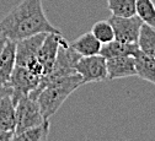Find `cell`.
I'll list each match as a JSON object with an SVG mask.
<instances>
[{"mask_svg":"<svg viewBox=\"0 0 155 141\" xmlns=\"http://www.w3.org/2000/svg\"><path fill=\"white\" fill-rule=\"evenodd\" d=\"M75 70L83 79V84L101 82L108 80L107 75V63L106 59L101 55L80 56L75 65Z\"/></svg>","mask_w":155,"mask_h":141,"instance_id":"cell-5","label":"cell"},{"mask_svg":"<svg viewBox=\"0 0 155 141\" xmlns=\"http://www.w3.org/2000/svg\"><path fill=\"white\" fill-rule=\"evenodd\" d=\"M79 59H80V55L71 48L70 43H68L67 39H64L63 43L59 47V50H58V54H57V58H55V62L53 64L52 70L45 77H42L37 90L33 91L32 93H30V96L35 98L36 93L49 81H53V80L59 79V77L78 74L75 70V65H76Z\"/></svg>","mask_w":155,"mask_h":141,"instance_id":"cell-3","label":"cell"},{"mask_svg":"<svg viewBox=\"0 0 155 141\" xmlns=\"http://www.w3.org/2000/svg\"><path fill=\"white\" fill-rule=\"evenodd\" d=\"M137 0H107V8L112 16L129 17L135 15Z\"/></svg>","mask_w":155,"mask_h":141,"instance_id":"cell-18","label":"cell"},{"mask_svg":"<svg viewBox=\"0 0 155 141\" xmlns=\"http://www.w3.org/2000/svg\"><path fill=\"white\" fill-rule=\"evenodd\" d=\"M49 120H46L41 125L25 130L22 133L14 134L11 141H48Z\"/></svg>","mask_w":155,"mask_h":141,"instance_id":"cell-16","label":"cell"},{"mask_svg":"<svg viewBox=\"0 0 155 141\" xmlns=\"http://www.w3.org/2000/svg\"><path fill=\"white\" fill-rule=\"evenodd\" d=\"M108 80L124 79L135 76V63L134 56H118L106 59Z\"/></svg>","mask_w":155,"mask_h":141,"instance_id":"cell-10","label":"cell"},{"mask_svg":"<svg viewBox=\"0 0 155 141\" xmlns=\"http://www.w3.org/2000/svg\"><path fill=\"white\" fill-rule=\"evenodd\" d=\"M5 96H12V88L8 85H2L0 84V99Z\"/></svg>","mask_w":155,"mask_h":141,"instance_id":"cell-21","label":"cell"},{"mask_svg":"<svg viewBox=\"0 0 155 141\" xmlns=\"http://www.w3.org/2000/svg\"><path fill=\"white\" fill-rule=\"evenodd\" d=\"M139 50L138 43H124L117 39H113L112 42L102 44L100 54L105 59H111V58H118V56H134Z\"/></svg>","mask_w":155,"mask_h":141,"instance_id":"cell-14","label":"cell"},{"mask_svg":"<svg viewBox=\"0 0 155 141\" xmlns=\"http://www.w3.org/2000/svg\"><path fill=\"white\" fill-rule=\"evenodd\" d=\"M47 33L35 34L16 42V65L27 66L37 59L40 50Z\"/></svg>","mask_w":155,"mask_h":141,"instance_id":"cell-8","label":"cell"},{"mask_svg":"<svg viewBox=\"0 0 155 141\" xmlns=\"http://www.w3.org/2000/svg\"><path fill=\"white\" fill-rule=\"evenodd\" d=\"M135 76L155 85V58L145 54L140 49L134 55Z\"/></svg>","mask_w":155,"mask_h":141,"instance_id":"cell-13","label":"cell"},{"mask_svg":"<svg viewBox=\"0 0 155 141\" xmlns=\"http://www.w3.org/2000/svg\"><path fill=\"white\" fill-rule=\"evenodd\" d=\"M108 21L113 27L114 39L124 43H138L140 28L144 22L137 16V14L129 17L111 16Z\"/></svg>","mask_w":155,"mask_h":141,"instance_id":"cell-7","label":"cell"},{"mask_svg":"<svg viewBox=\"0 0 155 141\" xmlns=\"http://www.w3.org/2000/svg\"><path fill=\"white\" fill-rule=\"evenodd\" d=\"M41 80L42 79L40 76L35 75L26 66L16 65L9 81V86L12 88V101L15 106L20 97L30 95L33 91H36Z\"/></svg>","mask_w":155,"mask_h":141,"instance_id":"cell-6","label":"cell"},{"mask_svg":"<svg viewBox=\"0 0 155 141\" xmlns=\"http://www.w3.org/2000/svg\"><path fill=\"white\" fill-rule=\"evenodd\" d=\"M16 66V42L8 39L0 54V84L8 85Z\"/></svg>","mask_w":155,"mask_h":141,"instance_id":"cell-11","label":"cell"},{"mask_svg":"<svg viewBox=\"0 0 155 141\" xmlns=\"http://www.w3.org/2000/svg\"><path fill=\"white\" fill-rule=\"evenodd\" d=\"M12 136H14V133L11 131L0 130V141H11Z\"/></svg>","mask_w":155,"mask_h":141,"instance_id":"cell-22","label":"cell"},{"mask_svg":"<svg viewBox=\"0 0 155 141\" xmlns=\"http://www.w3.org/2000/svg\"><path fill=\"white\" fill-rule=\"evenodd\" d=\"M0 37H2V36H0Z\"/></svg>","mask_w":155,"mask_h":141,"instance_id":"cell-24","label":"cell"},{"mask_svg":"<svg viewBox=\"0 0 155 141\" xmlns=\"http://www.w3.org/2000/svg\"><path fill=\"white\" fill-rule=\"evenodd\" d=\"M92 34L99 39L102 44L110 43L114 39V31L112 25L110 24V21L104 20V21H97L91 28Z\"/></svg>","mask_w":155,"mask_h":141,"instance_id":"cell-20","label":"cell"},{"mask_svg":"<svg viewBox=\"0 0 155 141\" xmlns=\"http://www.w3.org/2000/svg\"><path fill=\"white\" fill-rule=\"evenodd\" d=\"M83 85V79L79 74L59 77L46 84L35 96L43 118L49 120L51 117H53L68 99V97Z\"/></svg>","mask_w":155,"mask_h":141,"instance_id":"cell-2","label":"cell"},{"mask_svg":"<svg viewBox=\"0 0 155 141\" xmlns=\"http://www.w3.org/2000/svg\"><path fill=\"white\" fill-rule=\"evenodd\" d=\"M135 14L144 24L155 28V5L153 0H137Z\"/></svg>","mask_w":155,"mask_h":141,"instance_id":"cell-19","label":"cell"},{"mask_svg":"<svg viewBox=\"0 0 155 141\" xmlns=\"http://www.w3.org/2000/svg\"><path fill=\"white\" fill-rule=\"evenodd\" d=\"M46 119L42 115L37 99L30 95L22 96L16 102V129L14 134L41 125Z\"/></svg>","mask_w":155,"mask_h":141,"instance_id":"cell-4","label":"cell"},{"mask_svg":"<svg viewBox=\"0 0 155 141\" xmlns=\"http://www.w3.org/2000/svg\"><path fill=\"white\" fill-rule=\"evenodd\" d=\"M64 39L65 38L61 33H47L40 50H38V54H37L38 62L43 66L45 76L52 70L57 54H58V50H59V47L63 43Z\"/></svg>","mask_w":155,"mask_h":141,"instance_id":"cell-9","label":"cell"},{"mask_svg":"<svg viewBox=\"0 0 155 141\" xmlns=\"http://www.w3.org/2000/svg\"><path fill=\"white\" fill-rule=\"evenodd\" d=\"M138 47L145 54L155 58V28L143 24L138 38Z\"/></svg>","mask_w":155,"mask_h":141,"instance_id":"cell-17","label":"cell"},{"mask_svg":"<svg viewBox=\"0 0 155 141\" xmlns=\"http://www.w3.org/2000/svg\"><path fill=\"white\" fill-rule=\"evenodd\" d=\"M40 33H61L47 18L42 0H24L0 21V36L15 42Z\"/></svg>","mask_w":155,"mask_h":141,"instance_id":"cell-1","label":"cell"},{"mask_svg":"<svg viewBox=\"0 0 155 141\" xmlns=\"http://www.w3.org/2000/svg\"><path fill=\"white\" fill-rule=\"evenodd\" d=\"M70 46L80 56L97 55L102 48V43L92 34V32H86L79 36L70 43Z\"/></svg>","mask_w":155,"mask_h":141,"instance_id":"cell-12","label":"cell"},{"mask_svg":"<svg viewBox=\"0 0 155 141\" xmlns=\"http://www.w3.org/2000/svg\"><path fill=\"white\" fill-rule=\"evenodd\" d=\"M16 129V106L12 96L0 99V130L15 133Z\"/></svg>","mask_w":155,"mask_h":141,"instance_id":"cell-15","label":"cell"},{"mask_svg":"<svg viewBox=\"0 0 155 141\" xmlns=\"http://www.w3.org/2000/svg\"><path fill=\"white\" fill-rule=\"evenodd\" d=\"M6 41H8V38H5V37H0V54H2V52H3V49H4V46H5V43H6Z\"/></svg>","mask_w":155,"mask_h":141,"instance_id":"cell-23","label":"cell"}]
</instances>
